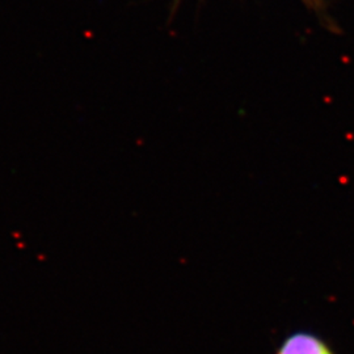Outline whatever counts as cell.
Returning <instances> with one entry per match:
<instances>
[{
  "instance_id": "1",
  "label": "cell",
  "mask_w": 354,
  "mask_h": 354,
  "mask_svg": "<svg viewBox=\"0 0 354 354\" xmlns=\"http://www.w3.org/2000/svg\"><path fill=\"white\" fill-rule=\"evenodd\" d=\"M276 354H335L328 342L308 330H297L288 335Z\"/></svg>"
},
{
  "instance_id": "2",
  "label": "cell",
  "mask_w": 354,
  "mask_h": 354,
  "mask_svg": "<svg viewBox=\"0 0 354 354\" xmlns=\"http://www.w3.org/2000/svg\"><path fill=\"white\" fill-rule=\"evenodd\" d=\"M310 3H317V0H308Z\"/></svg>"
}]
</instances>
